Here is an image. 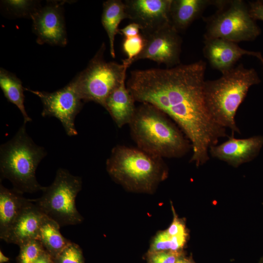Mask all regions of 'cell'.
I'll use <instances>...</instances> for the list:
<instances>
[{
	"label": "cell",
	"mask_w": 263,
	"mask_h": 263,
	"mask_svg": "<svg viewBox=\"0 0 263 263\" xmlns=\"http://www.w3.org/2000/svg\"><path fill=\"white\" fill-rule=\"evenodd\" d=\"M60 227L57 222L44 215L37 239L54 259L71 242L62 236Z\"/></svg>",
	"instance_id": "obj_20"
},
{
	"label": "cell",
	"mask_w": 263,
	"mask_h": 263,
	"mask_svg": "<svg viewBox=\"0 0 263 263\" xmlns=\"http://www.w3.org/2000/svg\"><path fill=\"white\" fill-rule=\"evenodd\" d=\"M144 43V37L140 34L133 37L124 38L122 47L128 57L123 61L130 66L132 64L133 59L143 50Z\"/></svg>",
	"instance_id": "obj_24"
},
{
	"label": "cell",
	"mask_w": 263,
	"mask_h": 263,
	"mask_svg": "<svg viewBox=\"0 0 263 263\" xmlns=\"http://www.w3.org/2000/svg\"><path fill=\"white\" fill-rule=\"evenodd\" d=\"M34 263H55L54 258L46 251H44Z\"/></svg>",
	"instance_id": "obj_31"
},
{
	"label": "cell",
	"mask_w": 263,
	"mask_h": 263,
	"mask_svg": "<svg viewBox=\"0 0 263 263\" xmlns=\"http://www.w3.org/2000/svg\"><path fill=\"white\" fill-rule=\"evenodd\" d=\"M81 187L80 177L60 168L52 184L43 187L42 196L31 201L44 215L55 221L60 227L75 225L83 219L75 205L76 197Z\"/></svg>",
	"instance_id": "obj_7"
},
{
	"label": "cell",
	"mask_w": 263,
	"mask_h": 263,
	"mask_svg": "<svg viewBox=\"0 0 263 263\" xmlns=\"http://www.w3.org/2000/svg\"><path fill=\"white\" fill-rule=\"evenodd\" d=\"M206 63L201 60L166 69L130 72L126 86L135 101L151 104L178 125L190 143V162L197 167L209 159V150L228 137L206 108L204 87Z\"/></svg>",
	"instance_id": "obj_1"
},
{
	"label": "cell",
	"mask_w": 263,
	"mask_h": 263,
	"mask_svg": "<svg viewBox=\"0 0 263 263\" xmlns=\"http://www.w3.org/2000/svg\"><path fill=\"white\" fill-rule=\"evenodd\" d=\"M19 253L17 258V263H34L45 249L37 239L27 241L19 246Z\"/></svg>",
	"instance_id": "obj_23"
},
{
	"label": "cell",
	"mask_w": 263,
	"mask_h": 263,
	"mask_svg": "<svg viewBox=\"0 0 263 263\" xmlns=\"http://www.w3.org/2000/svg\"><path fill=\"white\" fill-rule=\"evenodd\" d=\"M216 12L204 19V38H220L235 43L252 41L261 33L242 0H216Z\"/></svg>",
	"instance_id": "obj_6"
},
{
	"label": "cell",
	"mask_w": 263,
	"mask_h": 263,
	"mask_svg": "<svg viewBox=\"0 0 263 263\" xmlns=\"http://www.w3.org/2000/svg\"><path fill=\"white\" fill-rule=\"evenodd\" d=\"M43 216L44 214L29 199L28 204L1 239L19 246L37 239Z\"/></svg>",
	"instance_id": "obj_15"
},
{
	"label": "cell",
	"mask_w": 263,
	"mask_h": 263,
	"mask_svg": "<svg viewBox=\"0 0 263 263\" xmlns=\"http://www.w3.org/2000/svg\"><path fill=\"white\" fill-rule=\"evenodd\" d=\"M248 5L251 17L255 20L263 21V0L249 1Z\"/></svg>",
	"instance_id": "obj_29"
},
{
	"label": "cell",
	"mask_w": 263,
	"mask_h": 263,
	"mask_svg": "<svg viewBox=\"0 0 263 263\" xmlns=\"http://www.w3.org/2000/svg\"><path fill=\"white\" fill-rule=\"evenodd\" d=\"M137 148L162 158L184 156L191 148L182 132L163 112L148 103L136 107L129 123Z\"/></svg>",
	"instance_id": "obj_2"
},
{
	"label": "cell",
	"mask_w": 263,
	"mask_h": 263,
	"mask_svg": "<svg viewBox=\"0 0 263 263\" xmlns=\"http://www.w3.org/2000/svg\"><path fill=\"white\" fill-rule=\"evenodd\" d=\"M40 99L43 117L52 116L58 119L67 134L75 136L77 132L75 125V118L81 111L83 101L72 80L64 87L52 93L25 88Z\"/></svg>",
	"instance_id": "obj_9"
},
{
	"label": "cell",
	"mask_w": 263,
	"mask_h": 263,
	"mask_svg": "<svg viewBox=\"0 0 263 263\" xmlns=\"http://www.w3.org/2000/svg\"><path fill=\"white\" fill-rule=\"evenodd\" d=\"M203 51L211 66L222 74L233 68L244 55L257 57L263 65V57L260 52L244 49L237 43L223 38H204Z\"/></svg>",
	"instance_id": "obj_14"
},
{
	"label": "cell",
	"mask_w": 263,
	"mask_h": 263,
	"mask_svg": "<svg viewBox=\"0 0 263 263\" xmlns=\"http://www.w3.org/2000/svg\"><path fill=\"white\" fill-rule=\"evenodd\" d=\"M178 32L169 24L151 32L142 34L145 40L140 54L132 60L149 59L168 68L180 63L182 39Z\"/></svg>",
	"instance_id": "obj_10"
},
{
	"label": "cell",
	"mask_w": 263,
	"mask_h": 263,
	"mask_svg": "<svg viewBox=\"0 0 263 263\" xmlns=\"http://www.w3.org/2000/svg\"><path fill=\"white\" fill-rule=\"evenodd\" d=\"M141 30L140 25L136 23L132 22L122 29H120L119 33L124 38L131 37L139 34Z\"/></svg>",
	"instance_id": "obj_30"
},
{
	"label": "cell",
	"mask_w": 263,
	"mask_h": 263,
	"mask_svg": "<svg viewBox=\"0 0 263 263\" xmlns=\"http://www.w3.org/2000/svg\"><path fill=\"white\" fill-rule=\"evenodd\" d=\"M37 42L51 45L64 46L67 42L61 4L52 2L38 7L30 16Z\"/></svg>",
	"instance_id": "obj_11"
},
{
	"label": "cell",
	"mask_w": 263,
	"mask_h": 263,
	"mask_svg": "<svg viewBox=\"0 0 263 263\" xmlns=\"http://www.w3.org/2000/svg\"><path fill=\"white\" fill-rule=\"evenodd\" d=\"M0 87L6 99L14 104L21 112L24 123L32 120L24 106V90L21 80L13 73L1 68L0 69Z\"/></svg>",
	"instance_id": "obj_21"
},
{
	"label": "cell",
	"mask_w": 263,
	"mask_h": 263,
	"mask_svg": "<svg viewBox=\"0 0 263 263\" xmlns=\"http://www.w3.org/2000/svg\"><path fill=\"white\" fill-rule=\"evenodd\" d=\"M213 3V0H172L169 12L170 24L178 32L184 30Z\"/></svg>",
	"instance_id": "obj_17"
},
{
	"label": "cell",
	"mask_w": 263,
	"mask_h": 263,
	"mask_svg": "<svg viewBox=\"0 0 263 263\" xmlns=\"http://www.w3.org/2000/svg\"><path fill=\"white\" fill-rule=\"evenodd\" d=\"M44 148L37 145L28 135L24 123L14 136L0 147V171L13 188L23 193L42 190L38 182L36 169L46 156Z\"/></svg>",
	"instance_id": "obj_5"
},
{
	"label": "cell",
	"mask_w": 263,
	"mask_h": 263,
	"mask_svg": "<svg viewBox=\"0 0 263 263\" xmlns=\"http://www.w3.org/2000/svg\"><path fill=\"white\" fill-rule=\"evenodd\" d=\"M188 261V259L185 258L182 256L176 261L175 263H187Z\"/></svg>",
	"instance_id": "obj_33"
},
{
	"label": "cell",
	"mask_w": 263,
	"mask_h": 263,
	"mask_svg": "<svg viewBox=\"0 0 263 263\" xmlns=\"http://www.w3.org/2000/svg\"><path fill=\"white\" fill-rule=\"evenodd\" d=\"M128 19L124 1L121 0H108L103 3L101 23L109 38L110 54L115 57L114 40L119 33L118 26L121 21Z\"/></svg>",
	"instance_id": "obj_19"
},
{
	"label": "cell",
	"mask_w": 263,
	"mask_h": 263,
	"mask_svg": "<svg viewBox=\"0 0 263 263\" xmlns=\"http://www.w3.org/2000/svg\"><path fill=\"white\" fill-rule=\"evenodd\" d=\"M187 263H194L193 262L190 261V260H188Z\"/></svg>",
	"instance_id": "obj_35"
},
{
	"label": "cell",
	"mask_w": 263,
	"mask_h": 263,
	"mask_svg": "<svg viewBox=\"0 0 263 263\" xmlns=\"http://www.w3.org/2000/svg\"><path fill=\"white\" fill-rule=\"evenodd\" d=\"M172 0H125L128 19L141 27L142 34L169 24Z\"/></svg>",
	"instance_id": "obj_12"
},
{
	"label": "cell",
	"mask_w": 263,
	"mask_h": 263,
	"mask_svg": "<svg viewBox=\"0 0 263 263\" xmlns=\"http://www.w3.org/2000/svg\"><path fill=\"white\" fill-rule=\"evenodd\" d=\"M222 74L217 79L205 80L206 108L216 124L229 129L232 133H241L235 121L236 113L249 88L261 79L254 69L246 68L241 63Z\"/></svg>",
	"instance_id": "obj_3"
},
{
	"label": "cell",
	"mask_w": 263,
	"mask_h": 263,
	"mask_svg": "<svg viewBox=\"0 0 263 263\" xmlns=\"http://www.w3.org/2000/svg\"><path fill=\"white\" fill-rule=\"evenodd\" d=\"M111 177L130 191L152 193L168 175L163 158L137 148L116 145L106 161Z\"/></svg>",
	"instance_id": "obj_4"
},
{
	"label": "cell",
	"mask_w": 263,
	"mask_h": 263,
	"mask_svg": "<svg viewBox=\"0 0 263 263\" xmlns=\"http://www.w3.org/2000/svg\"><path fill=\"white\" fill-rule=\"evenodd\" d=\"M263 146V136L256 135L247 138L238 139L234 133L220 145L212 146L209 154L228 165L238 167L249 162L259 154Z\"/></svg>",
	"instance_id": "obj_13"
},
{
	"label": "cell",
	"mask_w": 263,
	"mask_h": 263,
	"mask_svg": "<svg viewBox=\"0 0 263 263\" xmlns=\"http://www.w3.org/2000/svg\"><path fill=\"white\" fill-rule=\"evenodd\" d=\"M133 97L125 84V79L109 95L105 109L119 128L129 124L135 112Z\"/></svg>",
	"instance_id": "obj_16"
},
{
	"label": "cell",
	"mask_w": 263,
	"mask_h": 263,
	"mask_svg": "<svg viewBox=\"0 0 263 263\" xmlns=\"http://www.w3.org/2000/svg\"><path fill=\"white\" fill-rule=\"evenodd\" d=\"M187 238V236H171L166 230L160 231L154 237L148 252L181 251L185 245Z\"/></svg>",
	"instance_id": "obj_22"
},
{
	"label": "cell",
	"mask_w": 263,
	"mask_h": 263,
	"mask_svg": "<svg viewBox=\"0 0 263 263\" xmlns=\"http://www.w3.org/2000/svg\"><path fill=\"white\" fill-rule=\"evenodd\" d=\"M105 50L103 43L87 67L72 80L83 102L93 101L104 108L110 94L125 79L129 67L123 61H106Z\"/></svg>",
	"instance_id": "obj_8"
},
{
	"label": "cell",
	"mask_w": 263,
	"mask_h": 263,
	"mask_svg": "<svg viewBox=\"0 0 263 263\" xmlns=\"http://www.w3.org/2000/svg\"><path fill=\"white\" fill-rule=\"evenodd\" d=\"M54 259L55 263H85L81 248L72 242Z\"/></svg>",
	"instance_id": "obj_25"
},
{
	"label": "cell",
	"mask_w": 263,
	"mask_h": 263,
	"mask_svg": "<svg viewBox=\"0 0 263 263\" xmlns=\"http://www.w3.org/2000/svg\"><path fill=\"white\" fill-rule=\"evenodd\" d=\"M29 199L22 193L0 186V238L1 239L11 227Z\"/></svg>",
	"instance_id": "obj_18"
},
{
	"label": "cell",
	"mask_w": 263,
	"mask_h": 263,
	"mask_svg": "<svg viewBox=\"0 0 263 263\" xmlns=\"http://www.w3.org/2000/svg\"><path fill=\"white\" fill-rule=\"evenodd\" d=\"M258 263H263V256L261 258Z\"/></svg>",
	"instance_id": "obj_34"
},
{
	"label": "cell",
	"mask_w": 263,
	"mask_h": 263,
	"mask_svg": "<svg viewBox=\"0 0 263 263\" xmlns=\"http://www.w3.org/2000/svg\"><path fill=\"white\" fill-rule=\"evenodd\" d=\"M9 261V258L5 256L1 250H0V263H6Z\"/></svg>",
	"instance_id": "obj_32"
},
{
	"label": "cell",
	"mask_w": 263,
	"mask_h": 263,
	"mask_svg": "<svg viewBox=\"0 0 263 263\" xmlns=\"http://www.w3.org/2000/svg\"><path fill=\"white\" fill-rule=\"evenodd\" d=\"M182 256L181 251L148 252L147 263H175Z\"/></svg>",
	"instance_id": "obj_27"
},
{
	"label": "cell",
	"mask_w": 263,
	"mask_h": 263,
	"mask_svg": "<svg viewBox=\"0 0 263 263\" xmlns=\"http://www.w3.org/2000/svg\"><path fill=\"white\" fill-rule=\"evenodd\" d=\"M173 211L174 216L173 220L166 231L171 236H187V230L184 223L182 220L177 217L173 208Z\"/></svg>",
	"instance_id": "obj_28"
},
{
	"label": "cell",
	"mask_w": 263,
	"mask_h": 263,
	"mask_svg": "<svg viewBox=\"0 0 263 263\" xmlns=\"http://www.w3.org/2000/svg\"><path fill=\"white\" fill-rule=\"evenodd\" d=\"M2 3L14 15L19 17L30 16L38 8L37 2L32 0H2Z\"/></svg>",
	"instance_id": "obj_26"
}]
</instances>
